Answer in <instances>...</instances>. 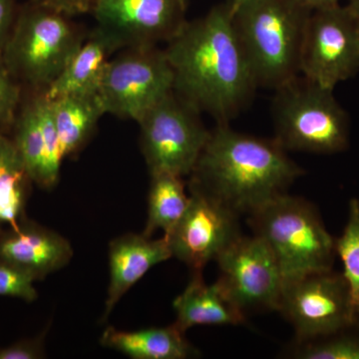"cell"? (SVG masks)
Listing matches in <instances>:
<instances>
[{
    "instance_id": "obj_21",
    "label": "cell",
    "mask_w": 359,
    "mask_h": 359,
    "mask_svg": "<svg viewBox=\"0 0 359 359\" xmlns=\"http://www.w3.org/2000/svg\"><path fill=\"white\" fill-rule=\"evenodd\" d=\"M183 177L170 173L151 174L148 217L144 235L152 237L156 231L169 233L188 207Z\"/></svg>"
},
{
    "instance_id": "obj_30",
    "label": "cell",
    "mask_w": 359,
    "mask_h": 359,
    "mask_svg": "<svg viewBox=\"0 0 359 359\" xmlns=\"http://www.w3.org/2000/svg\"><path fill=\"white\" fill-rule=\"evenodd\" d=\"M16 14V0H0V53L13 29Z\"/></svg>"
},
{
    "instance_id": "obj_19",
    "label": "cell",
    "mask_w": 359,
    "mask_h": 359,
    "mask_svg": "<svg viewBox=\"0 0 359 359\" xmlns=\"http://www.w3.org/2000/svg\"><path fill=\"white\" fill-rule=\"evenodd\" d=\"M50 102L61 154L65 159L86 143L105 110L98 93L61 97Z\"/></svg>"
},
{
    "instance_id": "obj_26",
    "label": "cell",
    "mask_w": 359,
    "mask_h": 359,
    "mask_svg": "<svg viewBox=\"0 0 359 359\" xmlns=\"http://www.w3.org/2000/svg\"><path fill=\"white\" fill-rule=\"evenodd\" d=\"M37 278L29 271L0 259V297L33 302L39 297L34 283Z\"/></svg>"
},
{
    "instance_id": "obj_3",
    "label": "cell",
    "mask_w": 359,
    "mask_h": 359,
    "mask_svg": "<svg viewBox=\"0 0 359 359\" xmlns=\"http://www.w3.org/2000/svg\"><path fill=\"white\" fill-rule=\"evenodd\" d=\"M311 13L299 0H250L233 11L236 32L257 88L276 90L301 74Z\"/></svg>"
},
{
    "instance_id": "obj_1",
    "label": "cell",
    "mask_w": 359,
    "mask_h": 359,
    "mask_svg": "<svg viewBox=\"0 0 359 359\" xmlns=\"http://www.w3.org/2000/svg\"><path fill=\"white\" fill-rule=\"evenodd\" d=\"M164 50L174 73L175 93L218 123L237 117L256 92L228 1L187 21Z\"/></svg>"
},
{
    "instance_id": "obj_10",
    "label": "cell",
    "mask_w": 359,
    "mask_h": 359,
    "mask_svg": "<svg viewBox=\"0 0 359 359\" xmlns=\"http://www.w3.org/2000/svg\"><path fill=\"white\" fill-rule=\"evenodd\" d=\"M359 71V22L346 6L314 9L302 46L301 74L334 89Z\"/></svg>"
},
{
    "instance_id": "obj_32",
    "label": "cell",
    "mask_w": 359,
    "mask_h": 359,
    "mask_svg": "<svg viewBox=\"0 0 359 359\" xmlns=\"http://www.w3.org/2000/svg\"><path fill=\"white\" fill-rule=\"evenodd\" d=\"M346 6L359 22V0H347Z\"/></svg>"
},
{
    "instance_id": "obj_20",
    "label": "cell",
    "mask_w": 359,
    "mask_h": 359,
    "mask_svg": "<svg viewBox=\"0 0 359 359\" xmlns=\"http://www.w3.org/2000/svg\"><path fill=\"white\" fill-rule=\"evenodd\" d=\"M32 180L13 139L0 132V223L16 226L25 218Z\"/></svg>"
},
{
    "instance_id": "obj_12",
    "label": "cell",
    "mask_w": 359,
    "mask_h": 359,
    "mask_svg": "<svg viewBox=\"0 0 359 359\" xmlns=\"http://www.w3.org/2000/svg\"><path fill=\"white\" fill-rule=\"evenodd\" d=\"M217 283L245 316L278 311L283 276L273 252L264 240L242 236L217 259Z\"/></svg>"
},
{
    "instance_id": "obj_17",
    "label": "cell",
    "mask_w": 359,
    "mask_h": 359,
    "mask_svg": "<svg viewBox=\"0 0 359 359\" xmlns=\"http://www.w3.org/2000/svg\"><path fill=\"white\" fill-rule=\"evenodd\" d=\"M115 47L94 28L44 95L50 100L70 95L98 93L109 57Z\"/></svg>"
},
{
    "instance_id": "obj_34",
    "label": "cell",
    "mask_w": 359,
    "mask_h": 359,
    "mask_svg": "<svg viewBox=\"0 0 359 359\" xmlns=\"http://www.w3.org/2000/svg\"><path fill=\"white\" fill-rule=\"evenodd\" d=\"M2 226H4V224L0 223V233H1V231H2Z\"/></svg>"
},
{
    "instance_id": "obj_33",
    "label": "cell",
    "mask_w": 359,
    "mask_h": 359,
    "mask_svg": "<svg viewBox=\"0 0 359 359\" xmlns=\"http://www.w3.org/2000/svg\"><path fill=\"white\" fill-rule=\"evenodd\" d=\"M250 1V0H228L229 4L231 7V11H235L238 6L245 4V2Z\"/></svg>"
},
{
    "instance_id": "obj_22",
    "label": "cell",
    "mask_w": 359,
    "mask_h": 359,
    "mask_svg": "<svg viewBox=\"0 0 359 359\" xmlns=\"http://www.w3.org/2000/svg\"><path fill=\"white\" fill-rule=\"evenodd\" d=\"M287 354L299 359H359V321L323 337L294 341Z\"/></svg>"
},
{
    "instance_id": "obj_14",
    "label": "cell",
    "mask_w": 359,
    "mask_h": 359,
    "mask_svg": "<svg viewBox=\"0 0 359 359\" xmlns=\"http://www.w3.org/2000/svg\"><path fill=\"white\" fill-rule=\"evenodd\" d=\"M72 257L65 237L25 218L0 233V259L29 271L37 280L65 268Z\"/></svg>"
},
{
    "instance_id": "obj_25",
    "label": "cell",
    "mask_w": 359,
    "mask_h": 359,
    "mask_svg": "<svg viewBox=\"0 0 359 359\" xmlns=\"http://www.w3.org/2000/svg\"><path fill=\"white\" fill-rule=\"evenodd\" d=\"M40 119H41L42 131H43L44 152L41 170L37 185L44 189H51L56 185L60 174L61 164L63 162L59 143L57 129L52 115L51 102L43 91L37 94Z\"/></svg>"
},
{
    "instance_id": "obj_24",
    "label": "cell",
    "mask_w": 359,
    "mask_h": 359,
    "mask_svg": "<svg viewBox=\"0 0 359 359\" xmlns=\"http://www.w3.org/2000/svg\"><path fill=\"white\" fill-rule=\"evenodd\" d=\"M335 250L344 266L351 294L353 320L359 321V200L349 202L348 218L341 236L335 238Z\"/></svg>"
},
{
    "instance_id": "obj_11",
    "label": "cell",
    "mask_w": 359,
    "mask_h": 359,
    "mask_svg": "<svg viewBox=\"0 0 359 359\" xmlns=\"http://www.w3.org/2000/svg\"><path fill=\"white\" fill-rule=\"evenodd\" d=\"M189 190L188 207L164 237L172 257L197 273L216 262L243 233L240 214L197 187L189 184Z\"/></svg>"
},
{
    "instance_id": "obj_16",
    "label": "cell",
    "mask_w": 359,
    "mask_h": 359,
    "mask_svg": "<svg viewBox=\"0 0 359 359\" xmlns=\"http://www.w3.org/2000/svg\"><path fill=\"white\" fill-rule=\"evenodd\" d=\"M181 332L197 325H238L247 316L229 299L218 283L208 285L202 271L193 273L190 283L173 302Z\"/></svg>"
},
{
    "instance_id": "obj_31",
    "label": "cell",
    "mask_w": 359,
    "mask_h": 359,
    "mask_svg": "<svg viewBox=\"0 0 359 359\" xmlns=\"http://www.w3.org/2000/svg\"><path fill=\"white\" fill-rule=\"evenodd\" d=\"M299 1L314 11V9L325 8V7L339 4L340 0H299Z\"/></svg>"
},
{
    "instance_id": "obj_15",
    "label": "cell",
    "mask_w": 359,
    "mask_h": 359,
    "mask_svg": "<svg viewBox=\"0 0 359 359\" xmlns=\"http://www.w3.org/2000/svg\"><path fill=\"white\" fill-rule=\"evenodd\" d=\"M171 250L165 237L152 238L137 233L116 238L109 245V285L102 320L133 285L151 269L171 259Z\"/></svg>"
},
{
    "instance_id": "obj_9",
    "label": "cell",
    "mask_w": 359,
    "mask_h": 359,
    "mask_svg": "<svg viewBox=\"0 0 359 359\" xmlns=\"http://www.w3.org/2000/svg\"><path fill=\"white\" fill-rule=\"evenodd\" d=\"M278 311L294 327V341L323 337L354 321L348 285L334 269L285 280Z\"/></svg>"
},
{
    "instance_id": "obj_23",
    "label": "cell",
    "mask_w": 359,
    "mask_h": 359,
    "mask_svg": "<svg viewBox=\"0 0 359 359\" xmlns=\"http://www.w3.org/2000/svg\"><path fill=\"white\" fill-rule=\"evenodd\" d=\"M13 141L32 182L36 183L43 160L44 141L37 95L25 104L13 123Z\"/></svg>"
},
{
    "instance_id": "obj_18",
    "label": "cell",
    "mask_w": 359,
    "mask_h": 359,
    "mask_svg": "<svg viewBox=\"0 0 359 359\" xmlns=\"http://www.w3.org/2000/svg\"><path fill=\"white\" fill-rule=\"evenodd\" d=\"M106 348L133 359H187L199 351L186 339L185 332L175 325L124 332L109 327L100 339Z\"/></svg>"
},
{
    "instance_id": "obj_13",
    "label": "cell",
    "mask_w": 359,
    "mask_h": 359,
    "mask_svg": "<svg viewBox=\"0 0 359 359\" xmlns=\"http://www.w3.org/2000/svg\"><path fill=\"white\" fill-rule=\"evenodd\" d=\"M187 0H95V28L119 49L157 46L186 25Z\"/></svg>"
},
{
    "instance_id": "obj_2",
    "label": "cell",
    "mask_w": 359,
    "mask_h": 359,
    "mask_svg": "<svg viewBox=\"0 0 359 359\" xmlns=\"http://www.w3.org/2000/svg\"><path fill=\"white\" fill-rule=\"evenodd\" d=\"M276 139L259 138L218 123L210 131L189 184L248 216L287 193L304 174Z\"/></svg>"
},
{
    "instance_id": "obj_6",
    "label": "cell",
    "mask_w": 359,
    "mask_h": 359,
    "mask_svg": "<svg viewBox=\"0 0 359 359\" xmlns=\"http://www.w3.org/2000/svg\"><path fill=\"white\" fill-rule=\"evenodd\" d=\"M84 40L69 16L30 0L16 14L1 56L20 83L45 91Z\"/></svg>"
},
{
    "instance_id": "obj_5",
    "label": "cell",
    "mask_w": 359,
    "mask_h": 359,
    "mask_svg": "<svg viewBox=\"0 0 359 359\" xmlns=\"http://www.w3.org/2000/svg\"><path fill=\"white\" fill-rule=\"evenodd\" d=\"M334 90L297 76L275 90V139L285 151L335 154L349 145L351 124Z\"/></svg>"
},
{
    "instance_id": "obj_4",
    "label": "cell",
    "mask_w": 359,
    "mask_h": 359,
    "mask_svg": "<svg viewBox=\"0 0 359 359\" xmlns=\"http://www.w3.org/2000/svg\"><path fill=\"white\" fill-rule=\"evenodd\" d=\"M249 224L273 252L283 282L334 266L335 238L316 207L302 198L282 194L250 212Z\"/></svg>"
},
{
    "instance_id": "obj_7",
    "label": "cell",
    "mask_w": 359,
    "mask_h": 359,
    "mask_svg": "<svg viewBox=\"0 0 359 359\" xmlns=\"http://www.w3.org/2000/svg\"><path fill=\"white\" fill-rule=\"evenodd\" d=\"M138 124L142 153L150 174L190 176L210 136L201 112L172 91Z\"/></svg>"
},
{
    "instance_id": "obj_28",
    "label": "cell",
    "mask_w": 359,
    "mask_h": 359,
    "mask_svg": "<svg viewBox=\"0 0 359 359\" xmlns=\"http://www.w3.org/2000/svg\"><path fill=\"white\" fill-rule=\"evenodd\" d=\"M45 335H46V330L36 337L20 339L9 346L0 347V359L45 358Z\"/></svg>"
},
{
    "instance_id": "obj_27",
    "label": "cell",
    "mask_w": 359,
    "mask_h": 359,
    "mask_svg": "<svg viewBox=\"0 0 359 359\" xmlns=\"http://www.w3.org/2000/svg\"><path fill=\"white\" fill-rule=\"evenodd\" d=\"M20 101V81L11 74L0 53V132L13 126Z\"/></svg>"
},
{
    "instance_id": "obj_8",
    "label": "cell",
    "mask_w": 359,
    "mask_h": 359,
    "mask_svg": "<svg viewBox=\"0 0 359 359\" xmlns=\"http://www.w3.org/2000/svg\"><path fill=\"white\" fill-rule=\"evenodd\" d=\"M173 87L174 73L165 50L131 47L109 60L98 95L106 114L138 123Z\"/></svg>"
},
{
    "instance_id": "obj_29",
    "label": "cell",
    "mask_w": 359,
    "mask_h": 359,
    "mask_svg": "<svg viewBox=\"0 0 359 359\" xmlns=\"http://www.w3.org/2000/svg\"><path fill=\"white\" fill-rule=\"evenodd\" d=\"M32 1L50 7L54 11L71 18L79 14L91 13L95 0H32Z\"/></svg>"
}]
</instances>
